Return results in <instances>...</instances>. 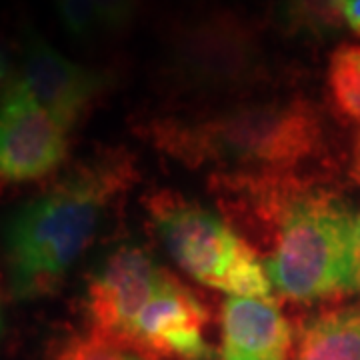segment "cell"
<instances>
[{
	"label": "cell",
	"instance_id": "1",
	"mask_svg": "<svg viewBox=\"0 0 360 360\" xmlns=\"http://www.w3.org/2000/svg\"><path fill=\"white\" fill-rule=\"evenodd\" d=\"M243 202L276 234L266 258L272 288L314 302L360 292L354 214L333 193L286 174L226 176Z\"/></svg>",
	"mask_w": 360,
	"mask_h": 360
},
{
	"label": "cell",
	"instance_id": "2",
	"mask_svg": "<svg viewBox=\"0 0 360 360\" xmlns=\"http://www.w3.org/2000/svg\"><path fill=\"white\" fill-rule=\"evenodd\" d=\"M136 179L129 153L106 148L78 162L49 191L20 208L6 236L8 290L30 300L56 290L89 248L104 212Z\"/></svg>",
	"mask_w": 360,
	"mask_h": 360
},
{
	"label": "cell",
	"instance_id": "3",
	"mask_svg": "<svg viewBox=\"0 0 360 360\" xmlns=\"http://www.w3.org/2000/svg\"><path fill=\"white\" fill-rule=\"evenodd\" d=\"M146 132L158 150L184 167L232 174H286L322 144L319 112L300 96L236 104L194 118H156Z\"/></svg>",
	"mask_w": 360,
	"mask_h": 360
},
{
	"label": "cell",
	"instance_id": "4",
	"mask_svg": "<svg viewBox=\"0 0 360 360\" xmlns=\"http://www.w3.org/2000/svg\"><path fill=\"white\" fill-rule=\"evenodd\" d=\"M262 63L257 32L231 11L191 18L168 40V72L184 89H245L262 75Z\"/></svg>",
	"mask_w": 360,
	"mask_h": 360
},
{
	"label": "cell",
	"instance_id": "5",
	"mask_svg": "<svg viewBox=\"0 0 360 360\" xmlns=\"http://www.w3.org/2000/svg\"><path fill=\"white\" fill-rule=\"evenodd\" d=\"M148 214L180 269L219 290L252 248L217 214L174 193L150 196Z\"/></svg>",
	"mask_w": 360,
	"mask_h": 360
},
{
	"label": "cell",
	"instance_id": "6",
	"mask_svg": "<svg viewBox=\"0 0 360 360\" xmlns=\"http://www.w3.org/2000/svg\"><path fill=\"white\" fill-rule=\"evenodd\" d=\"M165 276L167 270L139 246L116 248L92 274L86 288L90 333L129 348L134 324L160 290Z\"/></svg>",
	"mask_w": 360,
	"mask_h": 360
},
{
	"label": "cell",
	"instance_id": "7",
	"mask_svg": "<svg viewBox=\"0 0 360 360\" xmlns=\"http://www.w3.org/2000/svg\"><path fill=\"white\" fill-rule=\"evenodd\" d=\"M0 130L4 182L44 179L65 160L68 130L34 101L20 77H11L4 86Z\"/></svg>",
	"mask_w": 360,
	"mask_h": 360
},
{
	"label": "cell",
	"instance_id": "8",
	"mask_svg": "<svg viewBox=\"0 0 360 360\" xmlns=\"http://www.w3.org/2000/svg\"><path fill=\"white\" fill-rule=\"evenodd\" d=\"M206 322L202 302L167 272L160 290L134 324L129 348L146 360H208Z\"/></svg>",
	"mask_w": 360,
	"mask_h": 360
},
{
	"label": "cell",
	"instance_id": "9",
	"mask_svg": "<svg viewBox=\"0 0 360 360\" xmlns=\"http://www.w3.org/2000/svg\"><path fill=\"white\" fill-rule=\"evenodd\" d=\"M28 92L65 130H70L78 118L104 90V77L90 68L75 65L56 52L51 44L30 34L22 49V75Z\"/></svg>",
	"mask_w": 360,
	"mask_h": 360
},
{
	"label": "cell",
	"instance_id": "10",
	"mask_svg": "<svg viewBox=\"0 0 360 360\" xmlns=\"http://www.w3.org/2000/svg\"><path fill=\"white\" fill-rule=\"evenodd\" d=\"M292 328L270 300L231 296L222 307V360H288Z\"/></svg>",
	"mask_w": 360,
	"mask_h": 360
},
{
	"label": "cell",
	"instance_id": "11",
	"mask_svg": "<svg viewBox=\"0 0 360 360\" xmlns=\"http://www.w3.org/2000/svg\"><path fill=\"white\" fill-rule=\"evenodd\" d=\"M296 360H360V302L310 319L300 330Z\"/></svg>",
	"mask_w": 360,
	"mask_h": 360
},
{
	"label": "cell",
	"instance_id": "12",
	"mask_svg": "<svg viewBox=\"0 0 360 360\" xmlns=\"http://www.w3.org/2000/svg\"><path fill=\"white\" fill-rule=\"evenodd\" d=\"M328 90L340 115L360 120V44H340L333 52Z\"/></svg>",
	"mask_w": 360,
	"mask_h": 360
},
{
	"label": "cell",
	"instance_id": "13",
	"mask_svg": "<svg viewBox=\"0 0 360 360\" xmlns=\"http://www.w3.org/2000/svg\"><path fill=\"white\" fill-rule=\"evenodd\" d=\"M281 16L290 30H309L312 34L333 32L345 20L340 0H283Z\"/></svg>",
	"mask_w": 360,
	"mask_h": 360
},
{
	"label": "cell",
	"instance_id": "14",
	"mask_svg": "<svg viewBox=\"0 0 360 360\" xmlns=\"http://www.w3.org/2000/svg\"><path fill=\"white\" fill-rule=\"evenodd\" d=\"M54 360H146L134 350L112 345L96 335L72 336L56 350Z\"/></svg>",
	"mask_w": 360,
	"mask_h": 360
},
{
	"label": "cell",
	"instance_id": "15",
	"mask_svg": "<svg viewBox=\"0 0 360 360\" xmlns=\"http://www.w3.org/2000/svg\"><path fill=\"white\" fill-rule=\"evenodd\" d=\"M65 28L75 39H89L98 25L94 0H56Z\"/></svg>",
	"mask_w": 360,
	"mask_h": 360
},
{
	"label": "cell",
	"instance_id": "16",
	"mask_svg": "<svg viewBox=\"0 0 360 360\" xmlns=\"http://www.w3.org/2000/svg\"><path fill=\"white\" fill-rule=\"evenodd\" d=\"M96 14H98V25L106 30H124L132 22L139 0H94Z\"/></svg>",
	"mask_w": 360,
	"mask_h": 360
},
{
	"label": "cell",
	"instance_id": "17",
	"mask_svg": "<svg viewBox=\"0 0 360 360\" xmlns=\"http://www.w3.org/2000/svg\"><path fill=\"white\" fill-rule=\"evenodd\" d=\"M340 11L348 28L360 37V0H340Z\"/></svg>",
	"mask_w": 360,
	"mask_h": 360
},
{
	"label": "cell",
	"instance_id": "18",
	"mask_svg": "<svg viewBox=\"0 0 360 360\" xmlns=\"http://www.w3.org/2000/svg\"><path fill=\"white\" fill-rule=\"evenodd\" d=\"M352 176L360 182V136L354 146V160H352Z\"/></svg>",
	"mask_w": 360,
	"mask_h": 360
},
{
	"label": "cell",
	"instance_id": "19",
	"mask_svg": "<svg viewBox=\"0 0 360 360\" xmlns=\"http://www.w3.org/2000/svg\"><path fill=\"white\" fill-rule=\"evenodd\" d=\"M354 232H356V240H359L360 245V212L354 214Z\"/></svg>",
	"mask_w": 360,
	"mask_h": 360
}]
</instances>
